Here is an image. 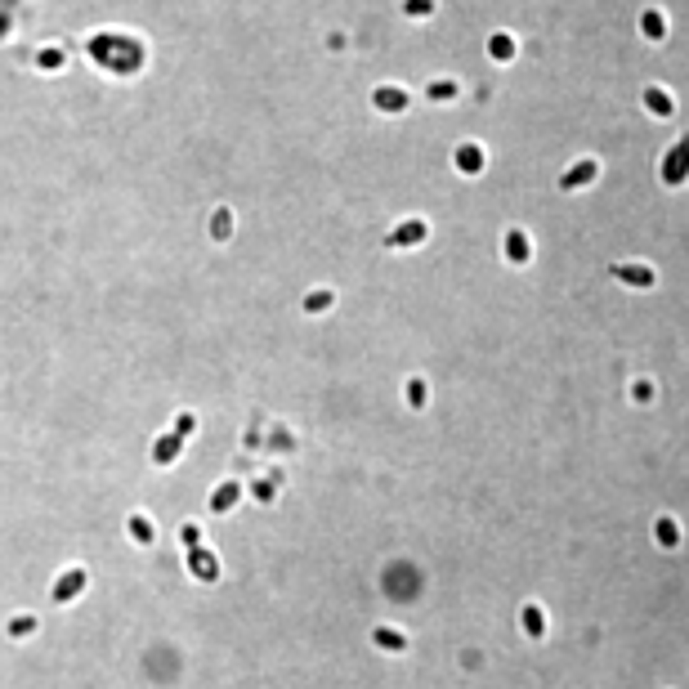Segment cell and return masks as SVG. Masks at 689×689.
Instances as JSON below:
<instances>
[{
	"instance_id": "cell-1",
	"label": "cell",
	"mask_w": 689,
	"mask_h": 689,
	"mask_svg": "<svg viewBox=\"0 0 689 689\" xmlns=\"http://www.w3.org/2000/svg\"><path fill=\"white\" fill-rule=\"evenodd\" d=\"M183 546H188V564H193V573H197V582H215L220 578V560L211 555L206 546H201V537H197V524H183Z\"/></svg>"
},
{
	"instance_id": "cell-2",
	"label": "cell",
	"mask_w": 689,
	"mask_h": 689,
	"mask_svg": "<svg viewBox=\"0 0 689 689\" xmlns=\"http://www.w3.org/2000/svg\"><path fill=\"white\" fill-rule=\"evenodd\" d=\"M81 586H86V568H67V573L54 582V604H67Z\"/></svg>"
},
{
	"instance_id": "cell-3",
	"label": "cell",
	"mask_w": 689,
	"mask_h": 689,
	"mask_svg": "<svg viewBox=\"0 0 689 689\" xmlns=\"http://www.w3.org/2000/svg\"><path fill=\"white\" fill-rule=\"evenodd\" d=\"M188 430H193V421L183 416V421H179V430H175V434H166V439L157 443V466H166V461L175 457V452H179V443H183V434H188Z\"/></svg>"
},
{
	"instance_id": "cell-4",
	"label": "cell",
	"mask_w": 689,
	"mask_h": 689,
	"mask_svg": "<svg viewBox=\"0 0 689 689\" xmlns=\"http://www.w3.org/2000/svg\"><path fill=\"white\" fill-rule=\"evenodd\" d=\"M372 640H376L381 649H390V653H403V649H408L403 631H390V627H376V631H372Z\"/></svg>"
},
{
	"instance_id": "cell-5",
	"label": "cell",
	"mask_w": 689,
	"mask_h": 689,
	"mask_svg": "<svg viewBox=\"0 0 689 689\" xmlns=\"http://www.w3.org/2000/svg\"><path fill=\"white\" fill-rule=\"evenodd\" d=\"M238 497H242V483H224V488L211 497V511H215V515H224V511H228Z\"/></svg>"
},
{
	"instance_id": "cell-6",
	"label": "cell",
	"mask_w": 689,
	"mask_h": 689,
	"mask_svg": "<svg viewBox=\"0 0 689 689\" xmlns=\"http://www.w3.org/2000/svg\"><path fill=\"white\" fill-rule=\"evenodd\" d=\"M618 278H627V282H635V287H653V268H635V264H618L613 268Z\"/></svg>"
},
{
	"instance_id": "cell-7",
	"label": "cell",
	"mask_w": 689,
	"mask_h": 689,
	"mask_svg": "<svg viewBox=\"0 0 689 689\" xmlns=\"http://www.w3.org/2000/svg\"><path fill=\"white\" fill-rule=\"evenodd\" d=\"M524 631L533 635V640H542V635H546V618H542L537 604H528V609H524Z\"/></svg>"
},
{
	"instance_id": "cell-8",
	"label": "cell",
	"mask_w": 689,
	"mask_h": 689,
	"mask_svg": "<svg viewBox=\"0 0 689 689\" xmlns=\"http://www.w3.org/2000/svg\"><path fill=\"white\" fill-rule=\"evenodd\" d=\"M130 537H134V542H139V546H148V542H153V524L134 515V519H130Z\"/></svg>"
},
{
	"instance_id": "cell-9",
	"label": "cell",
	"mask_w": 689,
	"mask_h": 689,
	"mask_svg": "<svg viewBox=\"0 0 689 689\" xmlns=\"http://www.w3.org/2000/svg\"><path fill=\"white\" fill-rule=\"evenodd\" d=\"M658 542H663V546H680V533H676L671 519H658Z\"/></svg>"
},
{
	"instance_id": "cell-10",
	"label": "cell",
	"mask_w": 689,
	"mask_h": 689,
	"mask_svg": "<svg viewBox=\"0 0 689 689\" xmlns=\"http://www.w3.org/2000/svg\"><path fill=\"white\" fill-rule=\"evenodd\" d=\"M595 175V166L591 161H586V166H578V171H568V179H564V188H578V183H586V179H591Z\"/></svg>"
},
{
	"instance_id": "cell-11",
	"label": "cell",
	"mask_w": 689,
	"mask_h": 689,
	"mask_svg": "<svg viewBox=\"0 0 689 689\" xmlns=\"http://www.w3.org/2000/svg\"><path fill=\"white\" fill-rule=\"evenodd\" d=\"M27 631H36V618H14L9 623V635H27Z\"/></svg>"
},
{
	"instance_id": "cell-12",
	"label": "cell",
	"mask_w": 689,
	"mask_h": 689,
	"mask_svg": "<svg viewBox=\"0 0 689 689\" xmlns=\"http://www.w3.org/2000/svg\"><path fill=\"white\" fill-rule=\"evenodd\" d=\"M511 260H528V242L519 233H511Z\"/></svg>"
},
{
	"instance_id": "cell-13",
	"label": "cell",
	"mask_w": 689,
	"mask_h": 689,
	"mask_svg": "<svg viewBox=\"0 0 689 689\" xmlns=\"http://www.w3.org/2000/svg\"><path fill=\"white\" fill-rule=\"evenodd\" d=\"M645 104H653V112H658V116H667V112H671V104H667L658 90H649V94H645Z\"/></svg>"
},
{
	"instance_id": "cell-14",
	"label": "cell",
	"mask_w": 689,
	"mask_h": 689,
	"mask_svg": "<svg viewBox=\"0 0 689 689\" xmlns=\"http://www.w3.org/2000/svg\"><path fill=\"white\" fill-rule=\"evenodd\" d=\"M645 31H649V36H653V41H658V36H663V19H658V14H645Z\"/></svg>"
},
{
	"instance_id": "cell-15",
	"label": "cell",
	"mask_w": 689,
	"mask_h": 689,
	"mask_svg": "<svg viewBox=\"0 0 689 689\" xmlns=\"http://www.w3.org/2000/svg\"><path fill=\"white\" fill-rule=\"evenodd\" d=\"M649 398H653V385L640 381V385H635V403H649Z\"/></svg>"
}]
</instances>
